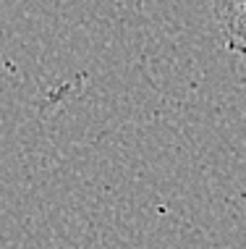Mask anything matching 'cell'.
<instances>
[{"label":"cell","instance_id":"obj_1","mask_svg":"<svg viewBox=\"0 0 246 249\" xmlns=\"http://www.w3.org/2000/svg\"><path fill=\"white\" fill-rule=\"evenodd\" d=\"M223 45L236 55H246V0H210Z\"/></svg>","mask_w":246,"mask_h":249}]
</instances>
